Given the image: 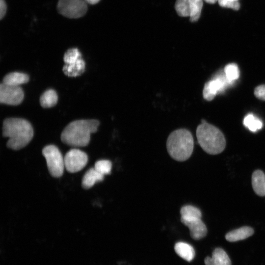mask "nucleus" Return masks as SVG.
Returning a JSON list of instances; mask_svg holds the SVG:
<instances>
[{"label": "nucleus", "mask_w": 265, "mask_h": 265, "mask_svg": "<svg viewBox=\"0 0 265 265\" xmlns=\"http://www.w3.org/2000/svg\"><path fill=\"white\" fill-rule=\"evenodd\" d=\"M100 122L96 119L78 120L70 123L63 130L61 140L73 147L87 146L92 133L97 131Z\"/></svg>", "instance_id": "f03ea898"}, {"label": "nucleus", "mask_w": 265, "mask_h": 265, "mask_svg": "<svg viewBox=\"0 0 265 265\" xmlns=\"http://www.w3.org/2000/svg\"><path fill=\"white\" fill-rule=\"evenodd\" d=\"M112 167L111 162L106 159L99 160L95 163L94 168L103 175L109 174Z\"/></svg>", "instance_id": "5701e85b"}, {"label": "nucleus", "mask_w": 265, "mask_h": 265, "mask_svg": "<svg viewBox=\"0 0 265 265\" xmlns=\"http://www.w3.org/2000/svg\"><path fill=\"white\" fill-rule=\"evenodd\" d=\"M243 124L252 132H256L263 127L262 121L252 113L248 114L244 117Z\"/></svg>", "instance_id": "aec40b11"}, {"label": "nucleus", "mask_w": 265, "mask_h": 265, "mask_svg": "<svg viewBox=\"0 0 265 265\" xmlns=\"http://www.w3.org/2000/svg\"><path fill=\"white\" fill-rule=\"evenodd\" d=\"M253 229L249 226H243L232 230L225 235L226 239L230 242H235L244 239L254 234Z\"/></svg>", "instance_id": "f8f14e48"}, {"label": "nucleus", "mask_w": 265, "mask_h": 265, "mask_svg": "<svg viewBox=\"0 0 265 265\" xmlns=\"http://www.w3.org/2000/svg\"><path fill=\"white\" fill-rule=\"evenodd\" d=\"M87 3L91 4H95L98 3L100 0H84Z\"/></svg>", "instance_id": "cd10ccee"}, {"label": "nucleus", "mask_w": 265, "mask_h": 265, "mask_svg": "<svg viewBox=\"0 0 265 265\" xmlns=\"http://www.w3.org/2000/svg\"><path fill=\"white\" fill-rule=\"evenodd\" d=\"M239 0H218V3L221 7L229 8L234 10H238L240 8Z\"/></svg>", "instance_id": "393cba45"}, {"label": "nucleus", "mask_w": 265, "mask_h": 265, "mask_svg": "<svg viewBox=\"0 0 265 265\" xmlns=\"http://www.w3.org/2000/svg\"><path fill=\"white\" fill-rule=\"evenodd\" d=\"M224 72L228 80L233 83L239 77V71L237 64L230 63L224 69Z\"/></svg>", "instance_id": "4be33fe9"}, {"label": "nucleus", "mask_w": 265, "mask_h": 265, "mask_svg": "<svg viewBox=\"0 0 265 265\" xmlns=\"http://www.w3.org/2000/svg\"><path fill=\"white\" fill-rule=\"evenodd\" d=\"M42 154L51 175L55 178L61 177L65 167L64 159L58 148L53 145L46 146L43 149Z\"/></svg>", "instance_id": "39448f33"}, {"label": "nucleus", "mask_w": 265, "mask_h": 265, "mask_svg": "<svg viewBox=\"0 0 265 265\" xmlns=\"http://www.w3.org/2000/svg\"><path fill=\"white\" fill-rule=\"evenodd\" d=\"M206 2L210 4H214L218 1V0H203Z\"/></svg>", "instance_id": "c85d7f7f"}, {"label": "nucleus", "mask_w": 265, "mask_h": 265, "mask_svg": "<svg viewBox=\"0 0 265 265\" xmlns=\"http://www.w3.org/2000/svg\"><path fill=\"white\" fill-rule=\"evenodd\" d=\"M181 222L188 227L191 237L195 240L205 237L207 233V229L201 218H193L188 220H181Z\"/></svg>", "instance_id": "9d476101"}, {"label": "nucleus", "mask_w": 265, "mask_h": 265, "mask_svg": "<svg viewBox=\"0 0 265 265\" xmlns=\"http://www.w3.org/2000/svg\"><path fill=\"white\" fill-rule=\"evenodd\" d=\"M191 10L189 16L191 22H195L199 19L203 5V0H190Z\"/></svg>", "instance_id": "412c9836"}, {"label": "nucleus", "mask_w": 265, "mask_h": 265, "mask_svg": "<svg viewBox=\"0 0 265 265\" xmlns=\"http://www.w3.org/2000/svg\"><path fill=\"white\" fill-rule=\"evenodd\" d=\"M254 95L258 99L265 101V85H260L255 88L254 90Z\"/></svg>", "instance_id": "a878e982"}, {"label": "nucleus", "mask_w": 265, "mask_h": 265, "mask_svg": "<svg viewBox=\"0 0 265 265\" xmlns=\"http://www.w3.org/2000/svg\"><path fill=\"white\" fill-rule=\"evenodd\" d=\"M2 135L9 138L6 144L7 147L18 150L25 147L32 140L33 130L27 120L9 118L3 122Z\"/></svg>", "instance_id": "f257e3e1"}, {"label": "nucleus", "mask_w": 265, "mask_h": 265, "mask_svg": "<svg viewBox=\"0 0 265 265\" xmlns=\"http://www.w3.org/2000/svg\"><path fill=\"white\" fill-rule=\"evenodd\" d=\"M180 213L181 215V220L201 218L202 216L200 210L191 205H186L183 207L181 209Z\"/></svg>", "instance_id": "6ab92c4d"}, {"label": "nucleus", "mask_w": 265, "mask_h": 265, "mask_svg": "<svg viewBox=\"0 0 265 265\" xmlns=\"http://www.w3.org/2000/svg\"><path fill=\"white\" fill-rule=\"evenodd\" d=\"M175 252L182 258L187 262L191 261L195 256L193 247L184 242H177L174 246Z\"/></svg>", "instance_id": "dca6fc26"}, {"label": "nucleus", "mask_w": 265, "mask_h": 265, "mask_svg": "<svg viewBox=\"0 0 265 265\" xmlns=\"http://www.w3.org/2000/svg\"><path fill=\"white\" fill-rule=\"evenodd\" d=\"M58 100L56 92L53 89L45 91L41 96L40 103L44 108H49L54 106Z\"/></svg>", "instance_id": "a211bd4d"}, {"label": "nucleus", "mask_w": 265, "mask_h": 265, "mask_svg": "<svg viewBox=\"0 0 265 265\" xmlns=\"http://www.w3.org/2000/svg\"><path fill=\"white\" fill-rule=\"evenodd\" d=\"M194 146L192 135L189 131L179 129L168 136L166 147L168 154L174 159L183 161L191 155Z\"/></svg>", "instance_id": "20e7f679"}, {"label": "nucleus", "mask_w": 265, "mask_h": 265, "mask_svg": "<svg viewBox=\"0 0 265 265\" xmlns=\"http://www.w3.org/2000/svg\"><path fill=\"white\" fill-rule=\"evenodd\" d=\"M64 159L66 170L71 173H76L85 166L88 157L85 152L79 149H73L66 154Z\"/></svg>", "instance_id": "6e6552de"}, {"label": "nucleus", "mask_w": 265, "mask_h": 265, "mask_svg": "<svg viewBox=\"0 0 265 265\" xmlns=\"http://www.w3.org/2000/svg\"><path fill=\"white\" fill-rule=\"evenodd\" d=\"M104 175L97 171L95 168L87 170L82 180V186L85 189H89L94 184L104 180Z\"/></svg>", "instance_id": "2eb2a0df"}, {"label": "nucleus", "mask_w": 265, "mask_h": 265, "mask_svg": "<svg viewBox=\"0 0 265 265\" xmlns=\"http://www.w3.org/2000/svg\"><path fill=\"white\" fill-rule=\"evenodd\" d=\"M58 12L69 18H78L86 12L87 6L84 0H59L57 6Z\"/></svg>", "instance_id": "0eeeda50"}, {"label": "nucleus", "mask_w": 265, "mask_h": 265, "mask_svg": "<svg viewBox=\"0 0 265 265\" xmlns=\"http://www.w3.org/2000/svg\"><path fill=\"white\" fill-rule=\"evenodd\" d=\"M85 68L84 61L81 58L70 64H65L63 67V72L68 77H77L82 74Z\"/></svg>", "instance_id": "ddd939ff"}, {"label": "nucleus", "mask_w": 265, "mask_h": 265, "mask_svg": "<svg viewBox=\"0 0 265 265\" xmlns=\"http://www.w3.org/2000/svg\"><path fill=\"white\" fill-rule=\"evenodd\" d=\"M81 57V54L77 48H71L66 52L63 60L65 64H70L75 62Z\"/></svg>", "instance_id": "b1692460"}, {"label": "nucleus", "mask_w": 265, "mask_h": 265, "mask_svg": "<svg viewBox=\"0 0 265 265\" xmlns=\"http://www.w3.org/2000/svg\"><path fill=\"white\" fill-rule=\"evenodd\" d=\"M6 11V5L4 0H0V19L1 20L4 16Z\"/></svg>", "instance_id": "bb28decb"}, {"label": "nucleus", "mask_w": 265, "mask_h": 265, "mask_svg": "<svg viewBox=\"0 0 265 265\" xmlns=\"http://www.w3.org/2000/svg\"><path fill=\"white\" fill-rule=\"evenodd\" d=\"M205 265H231V262L226 252L221 248H215L212 257H207L204 260Z\"/></svg>", "instance_id": "9b49d317"}, {"label": "nucleus", "mask_w": 265, "mask_h": 265, "mask_svg": "<svg viewBox=\"0 0 265 265\" xmlns=\"http://www.w3.org/2000/svg\"><path fill=\"white\" fill-rule=\"evenodd\" d=\"M29 76L21 72H12L7 74L3 79L2 83L12 86H19L29 81Z\"/></svg>", "instance_id": "f3484780"}, {"label": "nucleus", "mask_w": 265, "mask_h": 265, "mask_svg": "<svg viewBox=\"0 0 265 265\" xmlns=\"http://www.w3.org/2000/svg\"><path fill=\"white\" fill-rule=\"evenodd\" d=\"M24 94L19 86L9 85L1 83L0 85V102L1 104L16 106L21 104Z\"/></svg>", "instance_id": "1a4fd4ad"}, {"label": "nucleus", "mask_w": 265, "mask_h": 265, "mask_svg": "<svg viewBox=\"0 0 265 265\" xmlns=\"http://www.w3.org/2000/svg\"><path fill=\"white\" fill-rule=\"evenodd\" d=\"M196 129L198 143L207 153L217 155L225 149L226 140L223 133L215 126L202 119Z\"/></svg>", "instance_id": "7ed1b4c3"}, {"label": "nucleus", "mask_w": 265, "mask_h": 265, "mask_svg": "<svg viewBox=\"0 0 265 265\" xmlns=\"http://www.w3.org/2000/svg\"><path fill=\"white\" fill-rule=\"evenodd\" d=\"M232 84L227 79L224 71H220L205 83L203 91V98L207 101H212L217 93L224 91Z\"/></svg>", "instance_id": "423d86ee"}, {"label": "nucleus", "mask_w": 265, "mask_h": 265, "mask_svg": "<svg viewBox=\"0 0 265 265\" xmlns=\"http://www.w3.org/2000/svg\"><path fill=\"white\" fill-rule=\"evenodd\" d=\"M252 186L258 195L265 196V174L262 170H256L253 173Z\"/></svg>", "instance_id": "4468645a"}]
</instances>
